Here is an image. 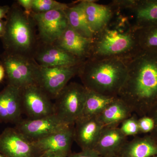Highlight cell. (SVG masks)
Here are the masks:
<instances>
[{"mask_svg":"<svg viewBox=\"0 0 157 157\" xmlns=\"http://www.w3.org/2000/svg\"><path fill=\"white\" fill-rule=\"evenodd\" d=\"M127 63V78L117 97L133 113L144 116L157 104V52L141 50Z\"/></svg>","mask_w":157,"mask_h":157,"instance_id":"6da1fadb","label":"cell"},{"mask_svg":"<svg viewBox=\"0 0 157 157\" xmlns=\"http://www.w3.org/2000/svg\"><path fill=\"white\" fill-rule=\"evenodd\" d=\"M127 74V60L90 58L80 65L77 75L86 89L116 97L125 81Z\"/></svg>","mask_w":157,"mask_h":157,"instance_id":"7a4b0ae2","label":"cell"},{"mask_svg":"<svg viewBox=\"0 0 157 157\" xmlns=\"http://www.w3.org/2000/svg\"><path fill=\"white\" fill-rule=\"evenodd\" d=\"M118 19L115 23L111 21L107 27L94 36L90 58L128 60L141 51L135 27L125 17Z\"/></svg>","mask_w":157,"mask_h":157,"instance_id":"3957f363","label":"cell"},{"mask_svg":"<svg viewBox=\"0 0 157 157\" xmlns=\"http://www.w3.org/2000/svg\"><path fill=\"white\" fill-rule=\"evenodd\" d=\"M6 32L1 38L5 52L33 58L39 42L35 23L16 2L10 7L6 18Z\"/></svg>","mask_w":157,"mask_h":157,"instance_id":"277c9868","label":"cell"},{"mask_svg":"<svg viewBox=\"0 0 157 157\" xmlns=\"http://www.w3.org/2000/svg\"><path fill=\"white\" fill-rule=\"evenodd\" d=\"M87 92L82 84H68L56 98L54 114L66 124L75 125L83 109Z\"/></svg>","mask_w":157,"mask_h":157,"instance_id":"5b68a950","label":"cell"},{"mask_svg":"<svg viewBox=\"0 0 157 157\" xmlns=\"http://www.w3.org/2000/svg\"><path fill=\"white\" fill-rule=\"evenodd\" d=\"M1 58L8 84L21 89L36 84V72L39 65L33 58L4 52Z\"/></svg>","mask_w":157,"mask_h":157,"instance_id":"8992f818","label":"cell"},{"mask_svg":"<svg viewBox=\"0 0 157 157\" xmlns=\"http://www.w3.org/2000/svg\"><path fill=\"white\" fill-rule=\"evenodd\" d=\"M79 66L70 67H43L38 66L36 84L51 99L57 96L73 77L78 75Z\"/></svg>","mask_w":157,"mask_h":157,"instance_id":"52a82bcc","label":"cell"},{"mask_svg":"<svg viewBox=\"0 0 157 157\" xmlns=\"http://www.w3.org/2000/svg\"><path fill=\"white\" fill-rule=\"evenodd\" d=\"M31 17L38 28L39 41L46 44H54L69 26L65 11L33 13Z\"/></svg>","mask_w":157,"mask_h":157,"instance_id":"ba28073f","label":"cell"},{"mask_svg":"<svg viewBox=\"0 0 157 157\" xmlns=\"http://www.w3.org/2000/svg\"><path fill=\"white\" fill-rule=\"evenodd\" d=\"M22 113L29 119H36L54 113L51 98L36 84L21 89Z\"/></svg>","mask_w":157,"mask_h":157,"instance_id":"9c48e42d","label":"cell"},{"mask_svg":"<svg viewBox=\"0 0 157 157\" xmlns=\"http://www.w3.org/2000/svg\"><path fill=\"white\" fill-rule=\"evenodd\" d=\"M0 153L7 157H43L32 141L14 128H6L0 134Z\"/></svg>","mask_w":157,"mask_h":157,"instance_id":"30bf717a","label":"cell"},{"mask_svg":"<svg viewBox=\"0 0 157 157\" xmlns=\"http://www.w3.org/2000/svg\"><path fill=\"white\" fill-rule=\"evenodd\" d=\"M55 114L36 119H22L15 124V129L31 141H36L61 131L68 126Z\"/></svg>","mask_w":157,"mask_h":157,"instance_id":"8fae6325","label":"cell"},{"mask_svg":"<svg viewBox=\"0 0 157 157\" xmlns=\"http://www.w3.org/2000/svg\"><path fill=\"white\" fill-rule=\"evenodd\" d=\"M33 58L38 65L43 67H74L83 62L55 44H46L39 40Z\"/></svg>","mask_w":157,"mask_h":157,"instance_id":"7c38bea8","label":"cell"},{"mask_svg":"<svg viewBox=\"0 0 157 157\" xmlns=\"http://www.w3.org/2000/svg\"><path fill=\"white\" fill-rule=\"evenodd\" d=\"M21 90L8 84L0 92V123L14 124L22 119Z\"/></svg>","mask_w":157,"mask_h":157,"instance_id":"4fadbf2b","label":"cell"},{"mask_svg":"<svg viewBox=\"0 0 157 157\" xmlns=\"http://www.w3.org/2000/svg\"><path fill=\"white\" fill-rule=\"evenodd\" d=\"M93 42V39L82 36L68 26L61 36L54 44L84 61L91 57Z\"/></svg>","mask_w":157,"mask_h":157,"instance_id":"5bb4252c","label":"cell"},{"mask_svg":"<svg viewBox=\"0 0 157 157\" xmlns=\"http://www.w3.org/2000/svg\"><path fill=\"white\" fill-rule=\"evenodd\" d=\"M74 125L68 126L61 131L32 141L43 155L50 153H60L68 156L74 141Z\"/></svg>","mask_w":157,"mask_h":157,"instance_id":"9a60e30c","label":"cell"},{"mask_svg":"<svg viewBox=\"0 0 157 157\" xmlns=\"http://www.w3.org/2000/svg\"><path fill=\"white\" fill-rule=\"evenodd\" d=\"M82 2L94 36L110 24L117 12L116 9L111 4L101 5L94 1H82Z\"/></svg>","mask_w":157,"mask_h":157,"instance_id":"2e32d148","label":"cell"},{"mask_svg":"<svg viewBox=\"0 0 157 157\" xmlns=\"http://www.w3.org/2000/svg\"><path fill=\"white\" fill-rule=\"evenodd\" d=\"M119 125L104 126L94 150L102 157L117 155L128 140Z\"/></svg>","mask_w":157,"mask_h":157,"instance_id":"e0dca14e","label":"cell"},{"mask_svg":"<svg viewBox=\"0 0 157 157\" xmlns=\"http://www.w3.org/2000/svg\"><path fill=\"white\" fill-rule=\"evenodd\" d=\"M104 127L97 117L77 121L74 125V141L82 150H94Z\"/></svg>","mask_w":157,"mask_h":157,"instance_id":"ac0fdd59","label":"cell"},{"mask_svg":"<svg viewBox=\"0 0 157 157\" xmlns=\"http://www.w3.org/2000/svg\"><path fill=\"white\" fill-rule=\"evenodd\" d=\"M133 113L130 107L117 97L97 117L104 127L119 125L125 120L131 117Z\"/></svg>","mask_w":157,"mask_h":157,"instance_id":"d6986e66","label":"cell"},{"mask_svg":"<svg viewBox=\"0 0 157 157\" xmlns=\"http://www.w3.org/2000/svg\"><path fill=\"white\" fill-rule=\"evenodd\" d=\"M157 155V143L151 137H136L128 141L117 155L119 157H151Z\"/></svg>","mask_w":157,"mask_h":157,"instance_id":"ffe728a7","label":"cell"},{"mask_svg":"<svg viewBox=\"0 0 157 157\" xmlns=\"http://www.w3.org/2000/svg\"><path fill=\"white\" fill-rule=\"evenodd\" d=\"M133 12L136 28L157 25V0L135 1V5L130 9Z\"/></svg>","mask_w":157,"mask_h":157,"instance_id":"44dd1931","label":"cell"},{"mask_svg":"<svg viewBox=\"0 0 157 157\" xmlns=\"http://www.w3.org/2000/svg\"><path fill=\"white\" fill-rule=\"evenodd\" d=\"M65 12L70 27L82 36L93 39L94 35L89 25L82 1L69 6Z\"/></svg>","mask_w":157,"mask_h":157,"instance_id":"7402d4cb","label":"cell"},{"mask_svg":"<svg viewBox=\"0 0 157 157\" xmlns=\"http://www.w3.org/2000/svg\"><path fill=\"white\" fill-rule=\"evenodd\" d=\"M116 97H108L87 90L84 106L77 121L97 117Z\"/></svg>","mask_w":157,"mask_h":157,"instance_id":"603a6c76","label":"cell"},{"mask_svg":"<svg viewBox=\"0 0 157 157\" xmlns=\"http://www.w3.org/2000/svg\"><path fill=\"white\" fill-rule=\"evenodd\" d=\"M134 27L140 50L157 52V25Z\"/></svg>","mask_w":157,"mask_h":157,"instance_id":"cb8c5ba5","label":"cell"},{"mask_svg":"<svg viewBox=\"0 0 157 157\" xmlns=\"http://www.w3.org/2000/svg\"><path fill=\"white\" fill-rule=\"evenodd\" d=\"M69 6L54 0H33V13H42L55 10L65 11Z\"/></svg>","mask_w":157,"mask_h":157,"instance_id":"d4e9b609","label":"cell"},{"mask_svg":"<svg viewBox=\"0 0 157 157\" xmlns=\"http://www.w3.org/2000/svg\"><path fill=\"white\" fill-rule=\"evenodd\" d=\"M121 131L124 135L128 136H134L140 133L138 119L135 116L132 115L131 117L122 122L121 127Z\"/></svg>","mask_w":157,"mask_h":157,"instance_id":"484cf974","label":"cell"},{"mask_svg":"<svg viewBox=\"0 0 157 157\" xmlns=\"http://www.w3.org/2000/svg\"><path fill=\"white\" fill-rule=\"evenodd\" d=\"M138 122L140 133L152 132L154 128V121L148 116H144L138 119Z\"/></svg>","mask_w":157,"mask_h":157,"instance_id":"4316f807","label":"cell"},{"mask_svg":"<svg viewBox=\"0 0 157 157\" xmlns=\"http://www.w3.org/2000/svg\"><path fill=\"white\" fill-rule=\"evenodd\" d=\"M18 3L24 9V12L28 17H31L33 13V0H17Z\"/></svg>","mask_w":157,"mask_h":157,"instance_id":"83f0119b","label":"cell"},{"mask_svg":"<svg viewBox=\"0 0 157 157\" xmlns=\"http://www.w3.org/2000/svg\"><path fill=\"white\" fill-rule=\"evenodd\" d=\"M68 157H102L98 152L94 150H82L76 153L70 154Z\"/></svg>","mask_w":157,"mask_h":157,"instance_id":"f1b7e54d","label":"cell"},{"mask_svg":"<svg viewBox=\"0 0 157 157\" xmlns=\"http://www.w3.org/2000/svg\"><path fill=\"white\" fill-rule=\"evenodd\" d=\"M151 117L154 121L155 128L152 132L151 136L153 137H157V104L148 113L147 115Z\"/></svg>","mask_w":157,"mask_h":157,"instance_id":"f546056e","label":"cell"},{"mask_svg":"<svg viewBox=\"0 0 157 157\" xmlns=\"http://www.w3.org/2000/svg\"><path fill=\"white\" fill-rule=\"evenodd\" d=\"M10 9V6H0V20L6 18Z\"/></svg>","mask_w":157,"mask_h":157,"instance_id":"4dcf8cb0","label":"cell"},{"mask_svg":"<svg viewBox=\"0 0 157 157\" xmlns=\"http://www.w3.org/2000/svg\"><path fill=\"white\" fill-rule=\"evenodd\" d=\"M6 21L3 20H0V38H2L5 35L6 29Z\"/></svg>","mask_w":157,"mask_h":157,"instance_id":"1f68e13d","label":"cell"},{"mask_svg":"<svg viewBox=\"0 0 157 157\" xmlns=\"http://www.w3.org/2000/svg\"><path fill=\"white\" fill-rule=\"evenodd\" d=\"M43 157H68L66 155L60 153H50L43 155Z\"/></svg>","mask_w":157,"mask_h":157,"instance_id":"d6a6232c","label":"cell"},{"mask_svg":"<svg viewBox=\"0 0 157 157\" xmlns=\"http://www.w3.org/2000/svg\"><path fill=\"white\" fill-rule=\"evenodd\" d=\"M6 76V72L4 67L2 64H0V82L2 81Z\"/></svg>","mask_w":157,"mask_h":157,"instance_id":"836d02e7","label":"cell"},{"mask_svg":"<svg viewBox=\"0 0 157 157\" xmlns=\"http://www.w3.org/2000/svg\"><path fill=\"white\" fill-rule=\"evenodd\" d=\"M0 157H6V156L5 155H4L2 154L1 153H0Z\"/></svg>","mask_w":157,"mask_h":157,"instance_id":"e575fe53","label":"cell"},{"mask_svg":"<svg viewBox=\"0 0 157 157\" xmlns=\"http://www.w3.org/2000/svg\"><path fill=\"white\" fill-rule=\"evenodd\" d=\"M154 138L155 140L156 141L157 143V137H153Z\"/></svg>","mask_w":157,"mask_h":157,"instance_id":"d590c367","label":"cell"},{"mask_svg":"<svg viewBox=\"0 0 157 157\" xmlns=\"http://www.w3.org/2000/svg\"><path fill=\"white\" fill-rule=\"evenodd\" d=\"M109 157H119L118 155L113 156Z\"/></svg>","mask_w":157,"mask_h":157,"instance_id":"8d00e7d4","label":"cell"},{"mask_svg":"<svg viewBox=\"0 0 157 157\" xmlns=\"http://www.w3.org/2000/svg\"><path fill=\"white\" fill-rule=\"evenodd\" d=\"M151 157H157V155H156L154 156H152Z\"/></svg>","mask_w":157,"mask_h":157,"instance_id":"74e56055","label":"cell"}]
</instances>
